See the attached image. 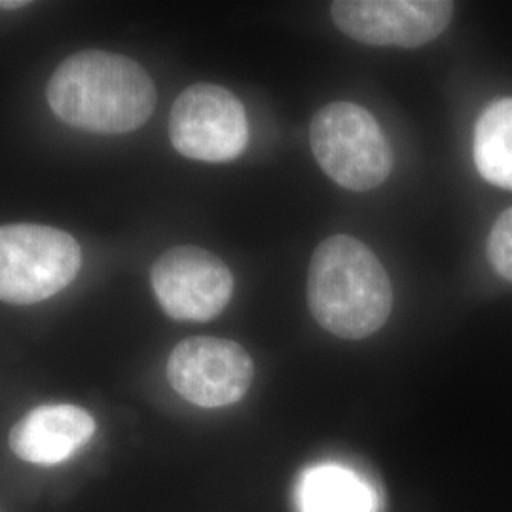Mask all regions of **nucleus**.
Masks as SVG:
<instances>
[{"mask_svg":"<svg viewBox=\"0 0 512 512\" xmlns=\"http://www.w3.org/2000/svg\"><path fill=\"white\" fill-rule=\"evenodd\" d=\"M310 145L317 164L346 190H374L393 169L384 131L368 110L349 101L329 103L313 116Z\"/></svg>","mask_w":512,"mask_h":512,"instance_id":"obj_3","label":"nucleus"},{"mask_svg":"<svg viewBox=\"0 0 512 512\" xmlns=\"http://www.w3.org/2000/svg\"><path fill=\"white\" fill-rule=\"evenodd\" d=\"M454 8L448 0H338L330 14L336 27L357 42L420 48L446 31Z\"/></svg>","mask_w":512,"mask_h":512,"instance_id":"obj_8","label":"nucleus"},{"mask_svg":"<svg viewBox=\"0 0 512 512\" xmlns=\"http://www.w3.org/2000/svg\"><path fill=\"white\" fill-rule=\"evenodd\" d=\"M473 158L488 183L512 190V97L497 99L480 114Z\"/></svg>","mask_w":512,"mask_h":512,"instance_id":"obj_11","label":"nucleus"},{"mask_svg":"<svg viewBox=\"0 0 512 512\" xmlns=\"http://www.w3.org/2000/svg\"><path fill=\"white\" fill-rule=\"evenodd\" d=\"M169 139L175 150L190 160L232 162L249 143L245 107L222 86L194 84L173 103Z\"/></svg>","mask_w":512,"mask_h":512,"instance_id":"obj_5","label":"nucleus"},{"mask_svg":"<svg viewBox=\"0 0 512 512\" xmlns=\"http://www.w3.org/2000/svg\"><path fill=\"white\" fill-rule=\"evenodd\" d=\"M29 2H4V0H0V8L2 10H18V8H25Z\"/></svg>","mask_w":512,"mask_h":512,"instance_id":"obj_13","label":"nucleus"},{"mask_svg":"<svg viewBox=\"0 0 512 512\" xmlns=\"http://www.w3.org/2000/svg\"><path fill=\"white\" fill-rule=\"evenodd\" d=\"M308 306L313 319L330 334L363 340L382 329L391 315V279L363 241L336 234L311 256Z\"/></svg>","mask_w":512,"mask_h":512,"instance_id":"obj_2","label":"nucleus"},{"mask_svg":"<svg viewBox=\"0 0 512 512\" xmlns=\"http://www.w3.org/2000/svg\"><path fill=\"white\" fill-rule=\"evenodd\" d=\"M95 433L92 414L74 404H44L10 431V448L33 465L63 463L84 448Z\"/></svg>","mask_w":512,"mask_h":512,"instance_id":"obj_9","label":"nucleus"},{"mask_svg":"<svg viewBox=\"0 0 512 512\" xmlns=\"http://www.w3.org/2000/svg\"><path fill=\"white\" fill-rule=\"evenodd\" d=\"M150 283L162 310L177 321H211L234 293L230 268L219 256L194 245L160 255L150 270Z\"/></svg>","mask_w":512,"mask_h":512,"instance_id":"obj_6","label":"nucleus"},{"mask_svg":"<svg viewBox=\"0 0 512 512\" xmlns=\"http://www.w3.org/2000/svg\"><path fill=\"white\" fill-rule=\"evenodd\" d=\"M46 97L59 120L101 135L145 126L156 107L147 71L126 55L101 50L67 57L52 74Z\"/></svg>","mask_w":512,"mask_h":512,"instance_id":"obj_1","label":"nucleus"},{"mask_svg":"<svg viewBox=\"0 0 512 512\" xmlns=\"http://www.w3.org/2000/svg\"><path fill=\"white\" fill-rule=\"evenodd\" d=\"M255 378L249 353L232 340L196 336L181 342L167 361V380L188 403L202 408L236 404Z\"/></svg>","mask_w":512,"mask_h":512,"instance_id":"obj_7","label":"nucleus"},{"mask_svg":"<svg viewBox=\"0 0 512 512\" xmlns=\"http://www.w3.org/2000/svg\"><path fill=\"white\" fill-rule=\"evenodd\" d=\"M488 258L495 272L512 283V207L495 220L488 238Z\"/></svg>","mask_w":512,"mask_h":512,"instance_id":"obj_12","label":"nucleus"},{"mask_svg":"<svg viewBox=\"0 0 512 512\" xmlns=\"http://www.w3.org/2000/svg\"><path fill=\"white\" fill-rule=\"evenodd\" d=\"M300 512H380L372 482L342 463H317L306 469L294 490Z\"/></svg>","mask_w":512,"mask_h":512,"instance_id":"obj_10","label":"nucleus"},{"mask_svg":"<svg viewBox=\"0 0 512 512\" xmlns=\"http://www.w3.org/2000/svg\"><path fill=\"white\" fill-rule=\"evenodd\" d=\"M82 266L78 241L52 226H0V300L37 304L71 285Z\"/></svg>","mask_w":512,"mask_h":512,"instance_id":"obj_4","label":"nucleus"}]
</instances>
